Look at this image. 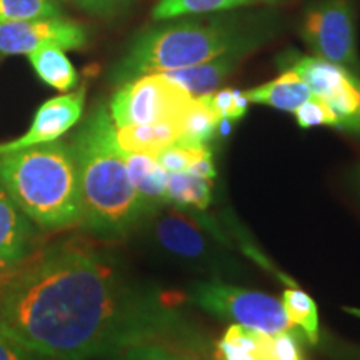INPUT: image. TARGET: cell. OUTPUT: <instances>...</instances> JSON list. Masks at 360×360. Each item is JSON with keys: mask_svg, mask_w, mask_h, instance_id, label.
<instances>
[{"mask_svg": "<svg viewBox=\"0 0 360 360\" xmlns=\"http://www.w3.org/2000/svg\"><path fill=\"white\" fill-rule=\"evenodd\" d=\"M355 182H357V187H359V191H360V169L357 170V174H355Z\"/></svg>", "mask_w": 360, "mask_h": 360, "instance_id": "cell-31", "label": "cell"}, {"mask_svg": "<svg viewBox=\"0 0 360 360\" xmlns=\"http://www.w3.org/2000/svg\"><path fill=\"white\" fill-rule=\"evenodd\" d=\"M85 105V87L82 85L75 92H67L44 102L35 112L29 130L15 141L0 143V154L22 150L35 146H42L58 141L69 132L82 117Z\"/></svg>", "mask_w": 360, "mask_h": 360, "instance_id": "cell-11", "label": "cell"}, {"mask_svg": "<svg viewBox=\"0 0 360 360\" xmlns=\"http://www.w3.org/2000/svg\"><path fill=\"white\" fill-rule=\"evenodd\" d=\"M70 148L79 174L82 224L97 236H124L146 217V210L129 177L107 107L89 115Z\"/></svg>", "mask_w": 360, "mask_h": 360, "instance_id": "cell-2", "label": "cell"}, {"mask_svg": "<svg viewBox=\"0 0 360 360\" xmlns=\"http://www.w3.org/2000/svg\"><path fill=\"white\" fill-rule=\"evenodd\" d=\"M109 360H179V357L162 344H142L110 355Z\"/></svg>", "mask_w": 360, "mask_h": 360, "instance_id": "cell-28", "label": "cell"}, {"mask_svg": "<svg viewBox=\"0 0 360 360\" xmlns=\"http://www.w3.org/2000/svg\"><path fill=\"white\" fill-rule=\"evenodd\" d=\"M209 155H212V152L207 146H192V143L177 141L172 146L160 150L155 155V159L169 174H175L186 172L193 164Z\"/></svg>", "mask_w": 360, "mask_h": 360, "instance_id": "cell-25", "label": "cell"}, {"mask_svg": "<svg viewBox=\"0 0 360 360\" xmlns=\"http://www.w3.org/2000/svg\"><path fill=\"white\" fill-rule=\"evenodd\" d=\"M62 15L57 0H0V25Z\"/></svg>", "mask_w": 360, "mask_h": 360, "instance_id": "cell-23", "label": "cell"}, {"mask_svg": "<svg viewBox=\"0 0 360 360\" xmlns=\"http://www.w3.org/2000/svg\"><path fill=\"white\" fill-rule=\"evenodd\" d=\"M297 124L302 129L317 127V125H328L339 129V119L332 112L328 103L319 96H312L305 101L299 109L294 110Z\"/></svg>", "mask_w": 360, "mask_h": 360, "instance_id": "cell-27", "label": "cell"}, {"mask_svg": "<svg viewBox=\"0 0 360 360\" xmlns=\"http://www.w3.org/2000/svg\"><path fill=\"white\" fill-rule=\"evenodd\" d=\"M245 53L227 52L224 56H219L212 60L204 62V64L187 67V69L164 72V75L172 82L179 84L191 94L192 97H200L205 94L217 90L220 84L229 77V74L236 69L238 60Z\"/></svg>", "mask_w": 360, "mask_h": 360, "instance_id": "cell-14", "label": "cell"}, {"mask_svg": "<svg viewBox=\"0 0 360 360\" xmlns=\"http://www.w3.org/2000/svg\"><path fill=\"white\" fill-rule=\"evenodd\" d=\"M32 224L0 186V274L19 269L30 255L35 238Z\"/></svg>", "mask_w": 360, "mask_h": 360, "instance_id": "cell-12", "label": "cell"}, {"mask_svg": "<svg viewBox=\"0 0 360 360\" xmlns=\"http://www.w3.org/2000/svg\"><path fill=\"white\" fill-rule=\"evenodd\" d=\"M193 97L164 74H147L120 84L109 112L115 127L182 119Z\"/></svg>", "mask_w": 360, "mask_h": 360, "instance_id": "cell-6", "label": "cell"}, {"mask_svg": "<svg viewBox=\"0 0 360 360\" xmlns=\"http://www.w3.org/2000/svg\"><path fill=\"white\" fill-rule=\"evenodd\" d=\"M0 186L39 227L82 224L77 165L69 143L53 141L0 154Z\"/></svg>", "mask_w": 360, "mask_h": 360, "instance_id": "cell-3", "label": "cell"}, {"mask_svg": "<svg viewBox=\"0 0 360 360\" xmlns=\"http://www.w3.org/2000/svg\"><path fill=\"white\" fill-rule=\"evenodd\" d=\"M214 180L199 177L188 172L169 174L167 177V202L179 207L205 210L212 200Z\"/></svg>", "mask_w": 360, "mask_h": 360, "instance_id": "cell-18", "label": "cell"}, {"mask_svg": "<svg viewBox=\"0 0 360 360\" xmlns=\"http://www.w3.org/2000/svg\"><path fill=\"white\" fill-rule=\"evenodd\" d=\"M0 330L52 360H96L142 344H177V299L137 283L84 245L49 247L0 287Z\"/></svg>", "mask_w": 360, "mask_h": 360, "instance_id": "cell-1", "label": "cell"}, {"mask_svg": "<svg viewBox=\"0 0 360 360\" xmlns=\"http://www.w3.org/2000/svg\"><path fill=\"white\" fill-rule=\"evenodd\" d=\"M300 37L315 57L360 77L357 25L352 0H317L304 13Z\"/></svg>", "mask_w": 360, "mask_h": 360, "instance_id": "cell-7", "label": "cell"}, {"mask_svg": "<svg viewBox=\"0 0 360 360\" xmlns=\"http://www.w3.org/2000/svg\"><path fill=\"white\" fill-rule=\"evenodd\" d=\"M252 0H160L152 17L155 20H169L188 13H209L232 11V8L249 6Z\"/></svg>", "mask_w": 360, "mask_h": 360, "instance_id": "cell-21", "label": "cell"}, {"mask_svg": "<svg viewBox=\"0 0 360 360\" xmlns=\"http://www.w3.org/2000/svg\"><path fill=\"white\" fill-rule=\"evenodd\" d=\"M249 102L262 103L277 110L294 112L314 96L307 84L294 70H287L270 82L247 90Z\"/></svg>", "mask_w": 360, "mask_h": 360, "instance_id": "cell-16", "label": "cell"}, {"mask_svg": "<svg viewBox=\"0 0 360 360\" xmlns=\"http://www.w3.org/2000/svg\"><path fill=\"white\" fill-rule=\"evenodd\" d=\"M85 44L87 32L84 25L62 15L0 25V56H29L49 45L62 51H77Z\"/></svg>", "mask_w": 360, "mask_h": 360, "instance_id": "cell-9", "label": "cell"}, {"mask_svg": "<svg viewBox=\"0 0 360 360\" xmlns=\"http://www.w3.org/2000/svg\"><path fill=\"white\" fill-rule=\"evenodd\" d=\"M29 60L37 77L47 84L49 87L58 90V92H70L79 82V75L75 67L72 65L65 51L58 47H42L39 51L29 53Z\"/></svg>", "mask_w": 360, "mask_h": 360, "instance_id": "cell-17", "label": "cell"}, {"mask_svg": "<svg viewBox=\"0 0 360 360\" xmlns=\"http://www.w3.org/2000/svg\"><path fill=\"white\" fill-rule=\"evenodd\" d=\"M192 300L205 312L260 334L276 335L295 327L281 300L262 292L240 289L222 282H205L193 287Z\"/></svg>", "mask_w": 360, "mask_h": 360, "instance_id": "cell-5", "label": "cell"}, {"mask_svg": "<svg viewBox=\"0 0 360 360\" xmlns=\"http://www.w3.org/2000/svg\"><path fill=\"white\" fill-rule=\"evenodd\" d=\"M220 117L210 107L205 96L193 97V101L182 117V135L179 141L192 146H207L217 134Z\"/></svg>", "mask_w": 360, "mask_h": 360, "instance_id": "cell-19", "label": "cell"}, {"mask_svg": "<svg viewBox=\"0 0 360 360\" xmlns=\"http://www.w3.org/2000/svg\"><path fill=\"white\" fill-rule=\"evenodd\" d=\"M259 35L232 22L182 20L147 30L134 40L117 65L119 84L147 74H164L212 60L227 52L247 53L257 47Z\"/></svg>", "mask_w": 360, "mask_h": 360, "instance_id": "cell-4", "label": "cell"}, {"mask_svg": "<svg viewBox=\"0 0 360 360\" xmlns=\"http://www.w3.org/2000/svg\"><path fill=\"white\" fill-rule=\"evenodd\" d=\"M125 152V150H124ZM129 177L135 191L141 197L146 217L160 207L169 205L167 202V177L169 172L157 162L154 155L132 154L125 152Z\"/></svg>", "mask_w": 360, "mask_h": 360, "instance_id": "cell-13", "label": "cell"}, {"mask_svg": "<svg viewBox=\"0 0 360 360\" xmlns=\"http://www.w3.org/2000/svg\"><path fill=\"white\" fill-rule=\"evenodd\" d=\"M255 360H304L300 349V335L294 328L276 335L260 334Z\"/></svg>", "mask_w": 360, "mask_h": 360, "instance_id": "cell-24", "label": "cell"}, {"mask_svg": "<svg viewBox=\"0 0 360 360\" xmlns=\"http://www.w3.org/2000/svg\"><path fill=\"white\" fill-rule=\"evenodd\" d=\"M115 134L122 150L155 157L165 147L179 141L182 135V119L115 127Z\"/></svg>", "mask_w": 360, "mask_h": 360, "instance_id": "cell-15", "label": "cell"}, {"mask_svg": "<svg viewBox=\"0 0 360 360\" xmlns=\"http://www.w3.org/2000/svg\"><path fill=\"white\" fill-rule=\"evenodd\" d=\"M69 2L94 15H110L122 11L132 0H69Z\"/></svg>", "mask_w": 360, "mask_h": 360, "instance_id": "cell-30", "label": "cell"}, {"mask_svg": "<svg viewBox=\"0 0 360 360\" xmlns=\"http://www.w3.org/2000/svg\"><path fill=\"white\" fill-rule=\"evenodd\" d=\"M290 70L300 75L314 96L328 103L339 119V129L360 134V77L319 57H295Z\"/></svg>", "mask_w": 360, "mask_h": 360, "instance_id": "cell-8", "label": "cell"}, {"mask_svg": "<svg viewBox=\"0 0 360 360\" xmlns=\"http://www.w3.org/2000/svg\"><path fill=\"white\" fill-rule=\"evenodd\" d=\"M259 332L233 323L215 347V360H255Z\"/></svg>", "mask_w": 360, "mask_h": 360, "instance_id": "cell-22", "label": "cell"}, {"mask_svg": "<svg viewBox=\"0 0 360 360\" xmlns=\"http://www.w3.org/2000/svg\"><path fill=\"white\" fill-rule=\"evenodd\" d=\"M282 305L290 322L300 327L312 344L319 342V310L315 300L304 290L287 289L282 295Z\"/></svg>", "mask_w": 360, "mask_h": 360, "instance_id": "cell-20", "label": "cell"}, {"mask_svg": "<svg viewBox=\"0 0 360 360\" xmlns=\"http://www.w3.org/2000/svg\"><path fill=\"white\" fill-rule=\"evenodd\" d=\"M0 360H52L0 330Z\"/></svg>", "mask_w": 360, "mask_h": 360, "instance_id": "cell-29", "label": "cell"}, {"mask_svg": "<svg viewBox=\"0 0 360 360\" xmlns=\"http://www.w3.org/2000/svg\"><path fill=\"white\" fill-rule=\"evenodd\" d=\"M147 217H152V240L165 255L200 265L215 260V247L195 219L165 205Z\"/></svg>", "mask_w": 360, "mask_h": 360, "instance_id": "cell-10", "label": "cell"}, {"mask_svg": "<svg viewBox=\"0 0 360 360\" xmlns=\"http://www.w3.org/2000/svg\"><path fill=\"white\" fill-rule=\"evenodd\" d=\"M179 360H182V359H179Z\"/></svg>", "mask_w": 360, "mask_h": 360, "instance_id": "cell-32", "label": "cell"}, {"mask_svg": "<svg viewBox=\"0 0 360 360\" xmlns=\"http://www.w3.org/2000/svg\"><path fill=\"white\" fill-rule=\"evenodd\" d=\"M207 98H209L210 107L220 119L237 122L247 114L249 101H247L244 92H238L236 89L214 90V92L207 94Z\"/></svg>", "mask_w": 360, "mask_h": 360, "instance_id": "cell-26", "label": "cell"}]
</instances>
